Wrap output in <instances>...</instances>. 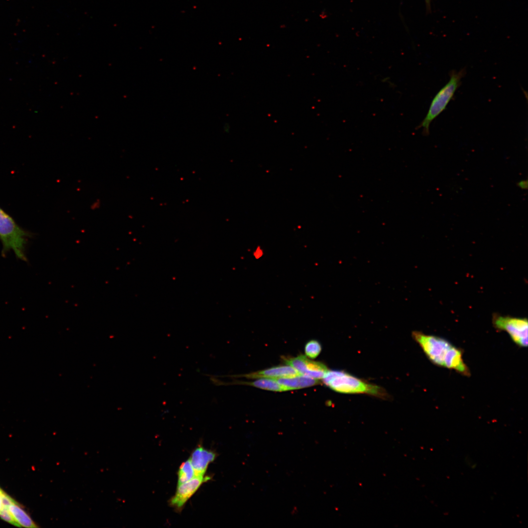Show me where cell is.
I'll return each mask as SVG.
<instances>
[{
  "label": "cell",
  "instance_id": "cell-14",
  "mask_svg": "<svg viewBox=\"0 0 528 528\" xmlns=\"http://www.w3.org/2000/svg\"><path fill=\"white\" fill-rule=\"evenodd\" d=\"M322 347L320 343L316 340L308 342L305 347L306 355L311 358H315L320 353Z\"/></svg>",
  "mask_w": 528,
  "mask_h": 528
},
{
  "label": "cell",
  "instance_id": "cell-8",
  "mask_svg": "<svg viewBox=\"0 0 528 528\" xmlns=\"http://www.w3.org/2000/svg\"><path fill=\"white\" fill-rule=\"evenodd\" d=\"M215 452L198 446L192 452L190 460L195 476L204 475L209 464L216 458Z\"/></svg>",
  "mask_w": 528,
  "mask_h": 528
},
{
  "label": "cell",
  "instance_id": "cell-13",
  "mask_svg": "<svg viewBox=\"0 0 528 528\" xmlns=\"http://www.w3.org/2000/svg\"><path fill=\"white\" fill-rule=\"evenodd\" d=\"M195 477V472L190 459L183 462L178 471L177 485L191 480Z\"/></svg>",
  "mask_w": 528,
  "mask_h": 528
},
{
  "label": "cell",
  "instance_id": "cell-4",
  "mask_svg": "<svg viewBox=\"0 0 528 528\" xmlns=\"http://www.w3.org/2000/svg\"><path fill=\"white\" fill-rule=\"evenodd\" d=\"M466 73L465 68L459 71L452 70L450 73V79L435 96L430 105L427 113L417 129H422L425 135L429 134L430 125L432 122L446 108L448 104L461 83V80Z\"/></svg>",
  "mask_w": 528,
  "mask_h": 528
},
{
  "label": "cell",
  "instance_id": "cell-2",
  "mask_svg": "<svg viewBox=\"0 0 528 528\" xmlns=\"http://www.w3.org/2000/svg\"><path fill=\"white\" fill-rule=\"evenodd\" d=\"M34 234L20 226L14 219L0 207V241L2 244L1 255L12 251L17 258L27 261L26 246Z\"/></svg>",
  "mask_w": 528,
  "mask_h": 528
},
{
  "label": "cell",
  "instance_id": "cell-15",
  "mask_svg": "<svg viewBox=\"0 0 528 528\" xmlns=\"http://www.w3.org/2000/svg\"><path fill=\"white\" fill-rule=\"evenodd\" d=\"M0 517L3 520L8 522L11 525H13L18 527H21L19 524L14 518L8 509L6 507H3L1 509H0Z\"/></svg>",
  "mask_w": 528,
  "mask_h": 528
},
{
  "label": "cell",
  "instance_id": "cell-5",
  "mask_svg": "<svg viewBox=\"0 0 528 528\" xmlns=\"http://www.w3.org/2000/svg\"><path fill=\"white\" fill-rule=\"evenodd\" d=\"M493 325L497 330L506 332L519 347L528 346V323L527 318L495 314Z\"/></svg>",
  "mask_w": 528,
  "mask_h": 528
},
{
  "label": "cell",
  "instance_id": "cell-6",
  "mask_svg": "<svg viewBox=\"0 0 528 528\" xmlns=\"http://www.w3.org/2000/svg\"><path fill=\"white\" fill-rule=\"evenodd\" d=\"M284 361L286 365L294 368L301 374L318 380L323 379L328 371L324 364L310 360L303 355L285 359Z\"/></svg>",
  "mask_w": 528,
  "mask_h": 528
},
{
  "label": "cell",
  "instance_id": "cell-16",
  "mask_svg": "<svg viewBox=\"0 0 528 528\" xmlns=\"http://www.w3.org/2000/svg\"><path fill=\"white\" fill-rule=\"evenodd\" d=\"M517 186L522 190H527L528 189V180H522L517 183Z\"/></svg>",
  "mask_w": 528,
  "mask_h": 528
},
{
  "label": "cell",
  "instance_id": "cell-7",
  "mask_svg": "<svg viewBox=\"0 0 528 528\" xmlns=\"http://www.w3.org/2000/svg\"><path fill=\"white\" fill-rule=\"evenodd\" d=\"M210 479V477L204 475L195 476L189 481L177 485L175 495L169 501L170 505L176 509H182L186 502L201 485Z\"/></svg>",
  "mask_w": 528,
  "mask_h": 528
},
{
  "label": "cell",
  "instance_id": "cell-18",
  "mask_svg": "<svg viewBox=\"0 0 528 528\" xmlns=\"http://www.w3.org/2000/svg\"><path fill=\"white\" fill-rule=\"evenodd\" d=\"M2 491V490L0 488V509H1L3 507V506H2V502H1V495H0Z\"/></svg>",
  "mask_w": 528,
  "mask_h": 528
},
{
  "label": "cell",
  "instance_id": "cell-1",
  "mask_svg": "<svg viewBox=\"0 0 528 528\" xmlns=\"http://www.w3.org/2000/svg\"><path fill=\"white\" fill-rule=\"evenodd\" d=\"M412 337L433 364L453 370L462 375L470 376V370L464 362L461 349L443 338L420 331H414Z\"/></svg>",
  "mask_w": 528,
  "mask_h": 528
},
{
  "label": "cell",
  "instance_id": "cell-3",
  "mask_svg": "<svg viewBox=\"0 0 528 528\" xmlns=\"http://www.w3.org/2000/svg\"><path fill=\"white\" fill-rule=\"evenodd\" d=\"M323 381L330 388L340 393L364 394L380 398L387 396V394L382 388L341 371L328 370Z\"/></svg>",
  "mask_w": 528,
  "mask_h": 528
},
{
  "label": "cell",
  "instance_id": "cell-10",
  "mask_svg": "<svg viewBox=\"0 0 528 528\" xmlns=\"http://www.w3.org/2000/svg\"><path fill=\"white\" fill-rule=\"evenodd\" d=\"M275 379L280 384L285 387L287 391L309 387L320 383L318 379L303 374Z\"/></svg>",
  "mask_w": 528,
  "mask_h": 528
},
{
  "label": "cell",
  "instance_id": "cell-11",
  "mask_svg": "<svg viewBox=\"0 0 528 528\" xmlns=\"http://www.w3.org/2000/svg\"><path fill=\"white\" fill-rule=\"evenodd\" d=\"M7 508L21 527L30 528L38 527L28 514L16 501L10 504Z\"/></svg>",
  "mask_w": 528,
  "mask_h": 528
},
{
  "label": "cell",
  "instance_id": "cell-12",
  "mask_svg": "<svg viewBox=\"0 0 528 528\" xmlns=\"http://www.w3.org/2000/svg\"><path fill=\"white\" fill-rule=\"evenodd\" d=\"M238 383L245 384L262 389L271 391L283 392L287 391L285 387L280 384L275 379L273 378H260L251 382Z\"/></svg>",
  "mask_w": 528,
  "mask_h": 528
},
{
  "label": "cell",
  "instance_id": "cell-9",
  "mask_svg": "<svg viewBox=\"0 0 528 528\" xmlns=\"http://www.w3.org/2000/svg\"><path fill=\"white\" fill-rule=\"evenodd\" d=\"M300 374H301L294 368L287 365L273 367L238 376L245 377L246 378L252 379L260 378L276 379L282 377H293Z\"/></svg>",
  "mask_w": 528,
  "mask_h": 528
},
{
  "label": "cell",
  "instance_id": "cell-17",
  "mask_svg": "<svg viewBox=\"0 0 528 528\" xmlns=\"http://www.w3.org/2000/svg\"><path fill=\"white\" fill-rule=\"evenodd\" d=\"M100 206V201L99 199H97L94 201V202L91 205L90 207L92 210H96L99 208Z\"/></svg>",
  "mask_w": 528,
  "mask_h": 528
}]
</instances>
